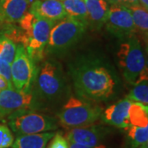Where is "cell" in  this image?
<instances>
[{
  "label": "cell",
  "instance_id": "obj_1",
  "mask_svg": "<svg viewBox=\"0 0 148 148\" xmlns=\"http://www.w3.org/2000/svg\"><path fill=\"white\" fill-rule=\"evenodd\" d=\"M76 92L90 101L109 99L114 92L115 82L106 67L94 62H84L72 69Z\"/></svg>",
  "mask_w": 148,
  "mask_h": 148
},
{
  "label": "cell",
  "instance_id": "obj_2",
  "mask_svg": "<svg viewBox=\"0 0 148 148\" xmlns=\"http://www.w3.org/2000/svg\"><path fill=\"white\" fill-rule=\"evenodd\" d=\"M119 69L125 82L132 86L148 81V56L138 39L127 37L120 44L117 52Z\"/></svg>",
  "mask_w": 148,
  "mask_h": 148
},
{
  "label": "cell",
  "instance_id": "obj_3",
  "mask_svg": "<svg viewBox=\"0 0 148 148\" xmlns=\"http://www.w3.org/2000/svg\"><path fill=\"white\" fill-rule=\"evenodd\" d=\"M54 23L38 17L30 12H27L17 22L22 31L21 45L35 63L43 60L45 56L49 34Z\"/></svg>",
  "mask_w": 148,
  "mask_h": 148
},
{
  "label": "cell",
  "instance_id": "obj_4",
  "mask_svg": "<svg viewBox=\"0 0 148 148\" xmlns=\"http://www.w3.org/2000/svg\"><path fill=\"white\" fill-rule=\"evenodd\" d=\"M101 106L75 96L70 97L57 114L58 123L66 129L94 124L101 119Z\"/></svg>",
  "mask_w": 148,
  "mask_h": 148
},
{
  "label": "cell",
  "instance_id": "obj_5",
  "mask_svg": "<svg viewBox=\"0 0 148 148\" xmlns=\"http://www.w3.org/2000/svg\"><path fill=\"white\" fill-rule=\"evenodd\" d=\"M8 123L16 136L51 132L58 127L55 118L32 110H21L11 114L8 116Z\"/></svg>",
  "mask_w": 148,
  "mask_h": 148
},
{
  "label": "cell",
  "instance_id": "obj_6",
  "mask_svg": "<svg viewBox=\"0 0 148 148\" xmlns=\"http://www.w3.org/2000/svg\"><path fill=\"white\" fill-rule=\"evenodd\" d=\"M86 24L78 19L66 16L53 25L47 44V52L62 53L79 41L86 29Z\"/></svg>",
  "mask_w": 148,
  "mask_h": 148
},
{
  "label": "cell",
  "instance_id": "obj_7",
  "mask_svg": "<svg viewBox=\"0 0 148 148\" xmlns=\"http://www.w3.org/2000/svg\"><path fill=\"white\" fill-rule=\"evenodd\" d=\"M38 94L48 101H53L62 95L65 80L60 65L53 60H46L37 71L35 79Z\"/></svg>",
  "mask_w": 148,
  "mask_h": 148
},
{
  "label": "cell",
  "instance_id": "obj_8",
  "mask_svg": "<svg viewBox=\"0 0 148 148\" xmlns=\"http://www.w3.org/2000/svg\"><path fill=\"white\" fill-rule=\"evenodd\" d=\"M38 69L36 63L29 56L24 46L16 45V54L11 64L12 82L16 90L25 93L31 92L32 85L35 82Z\"/></svg>",
  "mask_w": 148,
  "mask_h": 148
},
{
  "label": "cell",
  "instance_id": "obj_9",
  "mask_svg": "<svg viewBox=\"0 0 148 148\" xmlns=\"http://www.w3.org/2000/svg\"><path fill=\"white\" fill-rule=\"evenodd\" d=\"M106 25L108 32L119 38H127L137 32L130 11L123 5L111 4Z\"/></svg>",
  "mask_w": 148,
  "mask_h": 148
},
{
  "label": "cell",
  "instance_id": "obj_10",
  "mask_svg": "<svg viewBox=\"0 0 148 148\" xmlns=\"http://www.w3.org/2000/svg\"><path fill=\"white\" fill-rule=\"evenodd\" d=\"M35 107L34 95L31 92L25 93L14 88L0 90V118L21 110H31Z\"/></svg>",
  "mask_w": 148,
  "mask_h": 148
},
{
  "label": "cell",
  "instance_id": "obj_11",
  "mask_svg": "<svg viewBox=\"0 0 148 148\" xmlns=\"http://www.w3.org/2000/svg\"><path fill=\"white\" fill-rule=\"evenodd\" d=\"M110 132V130L108 127L91 124L85 127L69 129V131L65 133V138L69 143L93 147L101 145V142Z\"/></svg>",
  "mask_w": 148,
  "mask_h": 148
},
{
  "label": "cell",
  "instance_id": "obj_12",
  "mask_svg": "<svg viewBox=\"0 0 148 148\" xmlns=\"http://www.w3.org/2000/svg\"><path fill=\"white\" fill-rule=\"evenodd\" d=\"M132 103V101L127 98L120 100L103 111L101 119L106 124L119 128L124 129L129 127L128 110Z\"/></svg>",
  "mask_w": 148,
  "mask_h": 148
},
{
  "label": "cell",
  "instance_id": "obj_13",
  "mask_svg": "<svg viewBox=\"0 0 148 148\" xmlns=\"http://www.w3.org/2000/svg\"><path fill=\"white\" fill-rule=\"evenodd\" d=\"M29 12L38 17L54 22L67 16L62 2L58 0H35Z\"/></svg>",
  "mask_w": 148,
  "mask_h": 148
},
{
  "label": "cell",
  "instance_id": "obj_14",
  "mask_svg": "<svg viewBox=\"0 0 148 148\" xmlns=\"http://www.w3.org/2000/svg\"><path fill=\"white\" fill-rule=\"evenodd\" d=\"M87 16L86 26L92 30H100L106 24L108 12L109 3L106 0H84Z\"/></svg>",
  "mask_w": 148,
  "mask_h": 148
},
{
  "label": "cell",
  "instance_id": "obj_15",
  "mask_svg": "<svg viewBox=\"0 0 148 148\" xmlns=\"http://www.w3.org/2000/svg\"><path fill=\"white\" fill-rule=\"evenodd\" d=\"M33 0H0L5 23H17L27 12Z\"/></svg>",
  "mask_w": 148,
  "mask_h": 148
},
{
  "label": "cell",
  "instance_id": "obj_16",
  "mask_svg": "<svg viewBox=\"0 0 148 148\" xmlns=\"http://www.w3.org/2000/svg\"><path fill=\"white\" fill-rule=\"evenodd\" d=\"M55 132H40L16 136L12 146V148H46L48 143L53 138Z\"/></svg>",
  "mask_w": 148,
  "mask_h": 148
},
{
  "label": "cell",
  "instance_id": "obj_17",
  "mask_svg": "<svg viewBox=\"0 0 148 148\" xmlns=\"http://www.w3.org/2000/svg\"><path fill=\"white\" fill-rule=\"evenodd\" d=\"M129 126L145 127L148 125V106L132 102L128 110Z\"/></svg>",
  "mask_w": 148,
  "mask_h": 148
},
{
  "label": "cell",
  "instance_id": "obj_18",
  "mask_svg": "<svg viewBox=\"0 0 148 148\" xmlns=\"http://www.w3.org/2000/svg\"><path fill=\"white\" fill-rule=\"evenodd\" d=\"M124 130L130 148H141L148 141V125L145 127L129 126Z\"/></svg>",
  "mask_w": 148,
  "mask_h": 148
},
{
  "label": "cell",
  "instance_id": "obj_19",
  "mask_svg": "<svg viewBox=\"0 0 148 148\" xmlns=\"http://www.w3.org/2000/svg\"><path fill=\"white\" fill-rule=\"evenodd\" d=\"M62 3L67 16L84 21L86 24L87 12L84 0H63Z\"/></svg>",
  "mask_w": 148,
  "mask_h": 148
},
{
  "label": "cell",
  "instance_id": "obj_20",
  "mask_svg": "<svg viewBox=\"0 0 148 148\" xmlns=\"http://www.w3.org/2000/svg\"><path fill=\"white\" fill-rule=\"evenodd\" d=\"M131 14L136 30L143 33H148V11L139 4L127 8Z\"/></svg>",
  "mask_w": 148,
  "mask_h": 148
},
{
  "label": "cell",
  "instance_id": "obj_21",
  "mask_svg": "<svg viewBox=\"0 0 148 148\" xmlns=\"http://www.w3.org/2000/svg\"><path fill=\"white\" fill-rule=\"evenodd\" d=\"M0 40L3 43V50L0 54V57L11 64L12 63L16 54V44L12 42L9 39H8L1 32H0Z\"/></svg>",
  "mask_w": 148,
  "mask_h": 148
},
{
  "label": "cell",
  "instance_id": "obj_22",
  "mask_svg": "<svg viewBox=\"0 0 148 148\" xmlns=\"http://www.w3.org/2000/svg\"><path fill=\"white\" fill-rule=\"evenodd\" d=\"M127 98L132 101L139 102L148 106V84L140 83L134 86V87L127 95Z\"/></svg>",
  "mask_w": 148,
  "mask_h": 148
},
{
  "label": "cell",
  "instance_id": "obj_23",
  "mask_svg": "<svg viewBox=\"0 0 148 148\" xmlns=\"http://www.w3.org/2000/svg\"><path fill=\"white\" fill-rule=\"evenodd\" d=\"M14 142V136L5 123L0 122V148H9Z\"/></svg>",
  "mask_w": 148,
  "mask_h": 148
},
{
  "label": "cell",
  "instance_id": "obj_24",
  "mask_svg": "<svg viewBox=\"0 0 148 148\" xmlns=\"http://www.w3.org/2000/svg\"><path fill=\"white\" fill-rule=\"evenodd\" d=\"M47 148H69V141L61 132H55Z\"/></svg>",
  "mask_w": 148,
  "mask_h": 148
},
{
  "label": "cell",
  "instance_id": "obj_25",
  "mask_svg": "<svg viewBox=\"0 0 148 148\" xmlns=\"http://www.w3.org/2000/svg\"><path fill=\"white\" fill-rule=\"evenodd\" d=\"M0 75L12 82V73H11V64H8L3 58L0 57Z\"/></svg>",
  "mask_w": 148,
  "mask_h": 148
},
{
  "label": "cell",
  "instance_id": "obj_26",
  "mask_svg": "<svg viewBox=\"0 0 148 148\" xmlns=\"http://www.w3.org/2000/svg\"><path fill=\"white\" fill-rule=\"evenodd\" d=\"M106 1L111 4L123 5L127 7V8L130 7V6L139 4L138 0H106Z\"/></svg>",
  "mask_w": 148,
  "mask_h": 148
},
{
  "label": "cell",
  "instance_id": "obj_27",
  "mask_svg": "<svg viewBox=\"0 0 148 148\" xmlns=\"http://www.w3.org/2000/svg\"><path fill=\"white\" fill-rule=\"evenodd\" d=\"M12 88H14L13 86H12V83L9 82L3 76L0 75V90H6V89H12Z\"/></svg>",
  "mask_w": 148,
  "mask_h": 148
},
{
  "label": "cell",
  "instance_id": "obj_28",
  "mask_svg": "<svg viewBox=\"0 0 148 148\" xmlns=\"http://www.w3.org/2000/svg\"><path fill=\"white\" fill-rule=\"evenodd\" d=\"M69 148H106V146H104V145H98V146H96V147H86V146H83V145L77 144V143H69Z\"/></svg>",
  "mask_w": 148,
  "mask_h": 148
},
{
  "label": "cell",
  "instance_id": "obj_29",
  "mask_svg": "<svg viewBox=\"0 0 148 148\" xmlns=\"http://www.w3.org/2000/svg\"><path fill=\"white\" fill-rule=\"evenodd\" d=\"M143 40L145 43V46H146V52L148 56V33H145L144 36H143Z\"/></svg>",
  "mask_w": 148,
  "mask_h": 148
},
{
  "label": "cell",
  "instance_id": "obj_30",
  "mask_svg": "<svg viewBox=\"0 0 148 148\" xmlns=\"http://www.w3.org/2000/svg\"><path fill=\"white\" fill-rule=\"evenodd\" d=\"M138 2L140 3L143 8L148 11V0H138Z\"/></svg>",
  "mask_w": 148,
  "mask_h": 148
},
{
  "label": "cell",
  "instance_id": "obj_31",
  "mask_svg": "<svg viewBox=\"0 0 148 148\" xmlns=\"http://www.w3.org/2000/svg\"><path fill=\"white\" fill-rule=\"evenodd\" d=\"M5 24V20H4V17H3V12H2V10L0 8V29L2 28V27Z\"/></svg>",
  "mask_w": 148,
  "mask_h": 148
},
{
  "label": "cell",
  "instance_id": "obj_32",
  "mask_svg": "<svg viewBox=\"0 0 148 148\" xmlns=\"http://www.w3.org/2000/svg\"><path fill=\"white\" fill-rule=\"evenodd\" d=\"M141 148H148V141L147 142V143H146V144H145V145H144L143 147H142Z\"/></svg>",
  "mask_w": 148,
  "mask_h": 148
},
{
  "label": "cell",
  "instance_id": "obj_33",
  "mask_svg": "<svg viewBox=\"0 0 148 148\" xmlns=\"http://www.w3.org/2000/svg\"><path fill=\"white\" fill-rule=\"evenodd\" d=\"M58 1H63V0H58Z\"/></svg>",
  "mask_w": 148,
  "mask_h": 148
}]
</instances>
